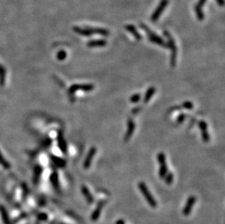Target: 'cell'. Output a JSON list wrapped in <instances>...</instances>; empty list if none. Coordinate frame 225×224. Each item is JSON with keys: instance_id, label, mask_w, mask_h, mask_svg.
<instances>
[{"instance_id": "d4e9b609", "label": "cell", "mask_w": 225, "mask_h": 224, "mask_svg": "<svg viewBox=\"0 0 225 224\" xmlns=\"http://www.w3.org/2000/svg\"><path fill=\"white\" fill-rule=\"evenodd\" d=\"M37 218L40 220H42V221H45V220H47V215L45 214V213H40L38 215Z\"/></svg>"}, {"instance_id": "5b68a950", "label": "cell", "mask_w": 225, "mask_h": 224, "mask_svg": "<svg viewBox=\"0 0 225 224\" xmlns=\"http://www.w3.org/2000/svg\"><path fill=\"white\" fill-rule=\"evenodd\" d=\"M168 4V0H161L160 4L157 7L154 12H153L152 15L151 16V20L152 22H156L159 19V18L161 16L163 13L164 12L165 9Z\"/></svg>"}, {"instance_id": "cb8c5ba5", "label": "cell", "mask_w": 225, "mask_h": 224, "mask_svg": "<svg viewBox=\"0 0 225 224\" xmlns=\"http://www.w3.org/2000/svg\"><path fill=\"white\" fill-rule=\"evenodd\" d=\"M185 117H186V115L184 114H183V113L180 114L179 115H178V117H177V119H176L177 123H178V124H180V123H182L183 122H184V120L185 119Z\"/></svg>"}, {"instance_id": "9c48e42d", "label": "cell", "mask_w": 225, "mask_h": 224, "mask_svg": "<svg viewBox=\"0 0 225 224\" xmlns=\"http://www.w3.org/2000/svg\"><path fill=\"white\" fill-rule=\"evenodd\" d=\"M135 127H136V124H135L134 121L132 119L129 118L128 120H127V131H126L125 136H124V141L127 142L130 139L135 131Z\"/></svg>"}, {"instance_id": "ffe728a7", "label": "cell", "mask_w": 225, "mask_h": 224, "mask_svg": "<svg viewBox=\"0 0 225 224\" xmlns=\"http://www.w3.org/2000/svg\"><path fill=\"white\" fill-rule=\"evenodd\" d=\"M141 98H142V96H141L140 93H136V94H134V95H133L132 96H130V101L133 103H139V100H141Z\"/></svg>"}, {"instance_id": "484cf974", "label": "cell", "mask_w": 225, "mask_h": 224, "mask_svg": "<svg viewBox=\"0 0 225 224\" xmlns=\"http://www.w3.org/2000/svg\"><path fill=\"white\" fill-rule=\"evenodd\" d=\"M66 56H67V53H66L65 51L61 50V51H60L59 52H58V58H59V59L64 60V58H66Z\"/></svg>"}, {"instance_id": "30bf717a", "label": "cell", "mask_w": 225, "mask_h": 224, "mask_svg": "<svg viewBox=\"0 0 225 224\" xmlns=\"http://www.w3.org/2000/svg\"><path fill=\"white\" fill-rule=\"evenodd\" d=\"M206 1L207 0H198L197 4L195 5V12L196 16H197L198 20H200V21L204 20V13L203 11H202V7H203Z\"/></svg>"}, {"instance_id": "ac0fdd59", "label": "cell", "mask_w": 225, "mask_h": 224, "mask_svg": "<svg viewBox=\"0 0 225 224\" xmlns=\"http://www.w3.org/2000/svg\"><path fill=\"white\" fill-rule=\"evenodd\" d=\"M0 213H1V218H2V220L4 224H10V220L8 217L7 211H6L5 208L2 207V206H0Z\"/></svg>"}, {"instance_id": "7402d4cb", "label": "cell", "mask_w": 225, "mask_h": 224, "mask_svg": "<svg viewBox=\"0 0 225 224\" xmlns=\"http://www.w3.org/2000/svg\"><path fill=\"white\" fill-rule=\"evenodd\" d=\"M181 108H183V109H189V110H190V109H193V103L190 101H185L184 103H182V105H181Z\"/></svg>"}, {"instance_id": "6da1fadb", "label": "cell", "mask_w": 225, "mask_h": 224, "mask_svg": "<svg viewBox=\"0 0 225 224\" xmlns=\"http://www.w3.org/2000/svg\"><path fill=\"white\" fill-rule=\"evenodd\" d=\"M139 26H140V28H142V29H143L144 31L146 32L148 39H149V40L151 42L159 45V46L163 47L165 48L168 47L167 42H166L163 38H161V37H159L157 34H156L155 33L153 32L146 24L141 23L139 24Z\"/></svg>"}, {"instance_id": "8fae6325", "label": "cell", "mask_w": 225, "mask_h": 224, "mask_svg": "<svg viewBox=\"0 0 225 224\" xmlns=\"http://www.w3.org/2000/svg\"><path fill=\"white\" fill-rule=\"evenodd\" d=\"M94 89V85L92 84H85V85H74L70 88L71 93H75L77 90H83L85 92H91Z\"/></svg>"}, {"instance_id": "7c38bea8", "label": "cell", "mask_w": 225, "mask_h": 224, "mask_svg": "<svg viewBox=\"0 0 225 224\" xmlns=\"http://www.w3.org/2000/svg\"><path fill=\"white\" fill-rule=\"evenodd\" d=\"M89 31V32L91 33V35L92 34H99L101 36H108L109 34V31L107 29H105V28H96V27H85Z\"/></svg>"}, {"instance_id": "ba28073f", "label": "cell", "mask_w": 225, "mask_h": 224, "mask_svg": "<svg viewBox=\"0 0 225 224\" xmlns=\"http://www.w3.org/2000/svg\"><path fill=\"white\" fill-rule=\"evenodd\" d=\"M96 148L95 146L91 147V149L89 150L83 163V167L85 169H88L91 167V163L93 162V159L94 156H95L96 153Z\"/></svg>"}, {"instance_id": "44dd1931", "label": "cell", "mask_w": 225, "mask_h": 224, "mask_svg": "<svg viewBox=\"0 0 225 224\" xmlns=\"http://www.w3.org/2000/svg\"><path fill=\"white\" fill-rule=\"evenodd\" d=\"M201 135H202V138L205 143H208L210 141V135L208 133V130H202L201 131Z\"/></svg>"}, {"instance_id": "5bb4252c", "label": "cell", "mask_w": 225, "mask_h": 224, "mask_svg": "<svg viewBox=\"0 0 225 224\" xmlns=\"http://www.w3.org/2000/svg\"><path fill=\"white\" fill-rule=\"evenodd\" d=\"M82 193L83 194V196H85V199L88 202V204H93L94 202V197L93 196V195L91 194V191H89L88 188L86 186H82Z\"/></svg>"}, {"instance_id": "603a6c76", "label": "cell", "mask_w": 225, "mask_h": 224, "mask_svg": "<svg viewBox=\"0 0 225 224\" xmlns=\"http://www.w3.org/2000/svg\"><path fill=\"white\" fill-rule=\"evenodd\" d=\"M198 126L201 131H202V130H205L208 129V124H207V123L205 122V121H203V120H201V121L199 122Z\"/></svg>"}, {"instance_id": "277c9868", "label": "cell", "mask_w": 225, "mask_h": 224, "mask_svg": "<svg viewBox=\"0 0 225 224\" xmlns=\"http://www.w3.org/2000/svg\"><path fill=\"white\" fill-rule=\"evenodd\" d=\"M157 161L160 165V168H159L158 175L160 178L163 179L166 174L168 172V168L166 162V155L163 152H160L157 154Z\"/></svg>"}, {"instance_id": "8992f818", "label": "cell", "mask_w": 225, "mask_h": 224, "mask_svg": "<svg viewBox=\"0 0 225 224\" xmlns=\"http://www.w3.org/2000/svg\"><path fill=\"white\" fill-rule=\"evenodd\" d=\"M106 199H101L99 202H98L97 204V207H96L95 210H93V212L92 213L91 216V219L92 221H97V220L99 219V217L100 216V213H101V210L104 205L106 204Z\"/></svg>"}, {"instance_id": "f1b7e54d", "label": "cell", "mask_w": 225, "mask_h": 224, "mask_svg": "<svg viewBox=\"0 0 225 224\" xmlns=\"http://www.w3.org/2000/svg\"><path fill=\"white\" fill-rule=\"evenodd\" d=\"M140 109H141L140 107L136 108V109H133V110H132V113H133V114H136L138 112H139V111H140Z\"/></svg>"}, {"instance_id": "7a4b0ae2", "label": "cell", "mask_w": 225, "mask_h": 224, "mask_svg": "<svg viewBox=\"0 0 225 224\" xmlns=\"http://www.w3.org/2000/svg\"><path fill=\"white\" fill-rule=\"evenodd\" d=\"M163 34H164L165 37L167 38L168 47H169V49H170L171 50V66L174 67L175 66V63H176L177 58V47L175 43V40L171 36V34L168 31H164Z\"/></svg>"}, {"instance_id": "3957f363", "label": "cell", "mask_w": 225, "mask_h": 224, "mask_svg": "<svg viewBox=\"0 0 225 224\" xmlns=\"http://www.w3.org/2000/svg\"><path fill=\"white\" fill-rule=\"evenodd\" d=\"M138 186H139V190L142 192L143 196H144L145 199H146V201L147 202L148 204H149L150 207H153V208H156L157 206V202L154 198V196L151 195V192L149 191V189H148V187L146 186V183L143 181H141Z\"/></svg>"}, {"instance_id": "52a82bcc", "label": "cell", "mask_w": 225, "mask_h": 224, "mask_svg": "<svg viewBox=\"0 0 225 224\" xmlns=\"http://www.w3.org/2000/svg\"><path fill=\"white\" fill-rule=\"evenodd\" d=\"M196 200H197V199H196V197L195 196H189V198L187 199V202H186L185 206H184L182 210V213L184 216H188L189 215L192 213L193 206H194L195 203L196 202Z\"/></svg>"}, {"instance_id": "4fadbf2b", "label": "cell", "mask_w": 225, "mask_h": 224, "mask_svg": "<svg viewBox=\"0 0 225 224\" xmlns=\"http://www.w3.org/2000/svg\"><path fill=\"white\" fill-rule=\"evenodd\" d=\"M125 29L127 30V31H128L130 34H131L134 37V38L137 40H141L142 39V36L139 31H137V29L136 28V27L134 26L133 25H131V24H129V25H127L125 27Z\"/></svg>"}, {"instance_id": "4316f807", "label": "cell", "mask_w": 225, "mask_h": 224, "mask_svg": "<svg viewBox=\"0 0 225 224\" xmlns=\"http://www.w3.org/2000/svg\"><path fill=\"white\" fill-rule=\"evenodd\" d=\"M216 1L219 6H223L224 4V0H216Z\"/></svg>"}, {"instance_id": "d6986e66", "label": "cell", "mask_w": 225, "mask_h": 224, "mask_svg": "<svg viewBox=\"0 0 225 224\" xmlns=\"http://www.w3.org/2000/svg\"><path fill=\"white\" fill-rule=\"evenodd\" d=\"M163 179L165 180V182H166V184L171 185L173 181V173H172V172H168Z\"/></svg>"}, {"instance_id": "e0dca14e", "label": "cell", "mask_w": 225, "mask_h": 224, "mask_svg": "<svg viewBox=\"0 0 225 224\" xmlns=\"http://www.w3.org/2000/svg\"><path fill=\"white\" fill-rule=\"evenodd\" d=\"M73 30H74V32H76V34H80L82 36H85V37H89V36L91 35V33L89 32L88 29L86 28H81V27L79 26H74L73 28Z\"/></svg>"}, {"instance_id": "9a60e30c", "label": "cell", "mask_w": 225, "mask_h": 224, "mask_svg": "<svg viewBox=\"0 0 225 224\" xmlns=\"http://www.w3.org/2000/svg\"><path fill=\"white\" fill-rule=\"evenodd\" d=\"M107 45V42L106 40L100 39V40H91L88 42V47H104Z\"/></svg>"}, {"instance_id": "83f0119b", "label": "cell", "mask_w": 225, "mask_h": 224, "mask_svg": "<svg viewBox=\"0 0 225 224\" xmlns=\"http://www.w3.org/2000/svg\"><path fill=\"white\" fill-rule=\"evenodd\" d=\"M115 224H125V220L123 219H118Z\"/></svg>"}, {"instance_id": "2e32d148", "label": "cell", "mask_w": 225, "mask_h": 224, "mask_svg": "<svg viewBox=\"0 0 225 224\" xmlns=\"http://www.w3.org/2000/svg\"><path fill=\"white\" fill-rule=\"evenodd\" d=\"M156 92V89L154 87H150L148 88V90H146V93H145V95L144 97V103H149V100H151V98H152V96L154 95V93Z\"/></svg>"}]
</instances>
